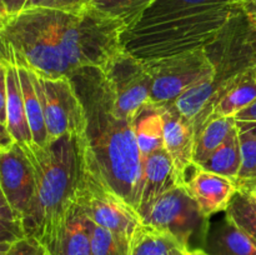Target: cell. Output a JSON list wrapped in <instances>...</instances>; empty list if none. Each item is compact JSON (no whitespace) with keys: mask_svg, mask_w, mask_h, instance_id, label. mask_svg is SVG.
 Segmentation results:
<instances>
[{"mask_svg":"<svg viewBox=\"0 0 256 255\" xmlns=\"http://www.w3.org/2000/svg\"><path fill=\"white\" fill-rule=\"evenodd\" d=\"M86 119L90 160L105 182L138 212L144 158L138 146L135 120L120 116L100 68H80L69 75Z\"/></svg>","mask_w":256,"mask_h":255,"instance_id":"6da1fadb","label":"cell"},{"mask_svg":"<svg viewBox=\"0 0 256 255\" xmlns=\"http://www.w3.org/2000/svg\"><path fill=\"white\" fill-rule=\"evenodd\" d=\"M242 12L235 0H156L122 34V46L142 60L205 49Z\"/></svg>","mask_w":256,"mask_h":255,"instance_id":"7a4b0ae2","label":"cell"},{"mask_svg":"<svg viewBox=\"0 0 256 255\" xmlns=\"http://www.w3.org/2000/svg\"><path fill=\"white\" fill-rule=\"evenodd\" d=\"M35 179V196L24 219L25 232L44 244L84 188L90 164L85 134H68L46 145L19 144Z\"/></svg>","mask_w":256,"mask_h":255,"instance_id":"3957f363","label":"cell"},{"mask_svg":"<svg viewBox=\"0 0 256 255\" xmlns=\"http://www.w3.org/2000/svg\"><path fill=\"white\" fill-rule=\"evenodd\" d=\"M206 50L215 74L174 102L178 112L194 125L196 134L209 122L220 99L248 70L256 66V24L242 10Z\"/></svg>","mask_w":256,"mask_h":255,"instance_id":"277c9868","label":"cell"},{"mask_svg":"<svg viewBox=\"0 0 256 255\" xmlns=\"http://www.w3.org/2000/svg\"><path fill=\"white\" fill-rule=\"evenodd\" d=\"M0 38L2 58L42 76L60 78L74 72L60 44L56 10H22L0 20Z\"/></svg>","mask_w":256,"mask_h":255,"instance_id":"5b68a950","label":"cell"},{"mask_svg":"<svg viewBox=\"0 0 256 255\" xmlns=\"http://www.w3.org/2000/svg\"><path fill=\"white\" fill-rule=\"evenodd\" d=\"M124 25L89 5L80 12H59V39L72 69L105 68L124 50Z\"/></svg>","mask_w":256,"mask_h":255,"instance_id":"8992f818","label":"cell"},{"mask_svg":"<svg viewBox=\"0 0 256 255\" xmlns=\"http://www.w3.org/2000/svg\"><path fill=\"white\" fill-rule=\"evenodd\" d=\"M142 222L172 235L190 250L204 248L210 219L202 212L185 182L162 194Z\"/></svg>","mask_w":256,"mask_h":255,"instance_id":"52a82bcc","label":"cell"},{"mask_svg":"<svg viewBox=\"0 0 256 255\" xmlns=\"http://www.w3.org/2000/svg\"><path fill=\"white\" fill-rule=\"evenodd\" d=\"M145 62L152 75V104L155 105L172 104L215 74L206 48Z\"/></svg>","mask_w":256,"mask_h":255,"instance_id":"ba28073f","label":"cell"},{"mask_svg":"<svg viewBox=\"0 0 256 255\" xmlns=\"http://www.w3.org/2000/svg\"><path fill=\"white\" fill-rule=\"evenodd\" d=\"M30 74L42 100L49 140L58 139L68 132L85 134L84 106L69 75L46 78L32 70Z\"/></svg>","mask_w":256,"mask_h":255,"instance_id":"9c48e42d","label":"cell"},{"mask_svg":"<svg viewBox=\"0 0 256 255\" xmlns=\"http://www.w3.org/2000/svg\"><path fill=\"white\" fill-rule=\"evenodd\" d=\"M79 200L92 222L124 239H132L135 229L142 222L136 210L102 180L92 160Z\"/></svg>","mask_w":256,"mask_h":255,"instance_id":"30bf717a","label":"cell"},{"mask_svg":"<svg viewBox=\"0 0 256 255\" xmlns=\"http://www.w3.org/2000/svg\"><path fill=\"white\" fill-rule=\"evenodd\" d=\"M115 98V109L125 119H136L152 102V75L145 60L122 50L102 68Z\"/></svg>","mask_w":256,"mask_h":255,"instance_id":"8fae6325","label":"cell"},{"mask_svg":"<svg viewBox=\"0 0 256 255\" xmlns=\"http://www.w3.org/2000/svg\"><path fill=\"white\" fill-rule=\"evenodd\" d=\"M0 189L2 198L25 219L35 196L32 165L16 142L0 146Z\"/></svg>","mask_w":256,"mask_h":255,"instance_id":"7c38bea8","label":"cell"},{"mask_svg":"<svg viewBox=\"0 0 256 255\" xmlns=\"http://www.w3.org/2000/svg\"><path fill=\"white\" fill-rule=\"evenodd\" d=\"M0 122H2V145L12 142L28 144L32 135L25 112L24 95L20 85L18 66L14 62L2 58L0 62Z\"/></svg>","mask_w":256,"mask_h":255,"instance_id":"4fadbf2b","label":"cell"},{"mask_svg":"<svg viewBox=\"0 0 256 255\" xmlns=\"http://www.w3.org/2000/svg\"><path fill=\"white\" fill-rule=\"evenodd\" d=\"M164 119V149L172 158L180 178L186 182V172L194 168L195 129L192 122L182 116L174 102L158 105Z\"/></svg>","mask_w":256,"mask_h":255,"instance_id":"5bb4252c","label":"cell"},{"mask_svg":"<svg viewBox=\"0 0 256 255\" xmlns=\"http://www.w3.org/2000/svg\"><path fill=\"white\" fill-rule=\"evenodd\" d=\"M185 184L175 169L172 158L165 149H160L144 159L142 182L138 214L142 222L158 199L172 188Z\"/></svg>","mask_w":256,"mask_h":255,"instance_id":"9a60e30c","label":"cell"},{"mask_svg":"<svg viewBox=\"0 0 256 255\" xmlns=\"http://www.w3.org/2000/svg\"><path fill=\"white\" fill-rule=\"evenodd\" d=\"M88 222L78 196L68 208L56 230L42 245L50 255H92Z\"/></svg>","mask_w":256,"mask_h":255,"instance_id":"2e32d148","label":"cell"},{"mask_svg":"<svg viewBox=\"0 0 256 255\" xmlns=\"http://www.w3.org/2000/svg\"><path fill=\"white\" fill-rule=\"evenodd\" d=\"M186 185L202 212L209 219L219 212H226L230 202L239 190L235 180L198 166L192 168V175L188 179Z\"/></svg>","mask_w":256,"mask_h":255,"instance_id":"e0dca14e","label":"cell"},{"mask_svg":"<svg viewBox=\"0 0 256 255\" xmlns=\"http://www.w3.org/2000/svg\"><path fill=\"white\" fill-rule=\"evenodd\" d=\"M202 249L210 255H256V242L224 212L222 219H210Z\"/></svg>","mask_w":256,"mask_h":255,"instance_id":"ac0fdd59","label":"cell"},{"mask_svg":"<svg viewBox=\"0 0 256 255\" xmlns=\"http://www.w3.org/2000/svg\"><path fill=\"white\" fill-rule=\"evenodd\" d=\"M185 252L172 235L142 222L130 239L128 255H185Z\"/></svg>","mask_w":256,"mask_h":255,"instance_id":"d6986e66","label":"cell"},{"mask_svg":"<svg viewBox=\"0 0 256 255\" xmlns=\"http://www.w3.org/2000/svg\"><path fill=\"white\" fill-rule=\"evenodd\" d=\"M138 146L142 158L164 149V119L160 108L148 104L138 114L134 122Z\"/></svg>","mask_w":256,"mask_h":255,"instance_id":"ffe728a7","label":"cell"},{"mask_svg":"<svg viewBox=\"0 0 256 255\" xmlns=\"http://www.w3.org/2000/svg\"><path fill=\"white\" fill-rule=\"evenodd\" d=\"M236 132L235 118H212L196 134L194 166H199Z\"/></svg>","mask_w":256,"mask_h":255,"instance_id":"44dd1931","label":"cell"},{"mask_svg":"<svg viewBox=\"0 0 256 255\" xmlns=\"http://www.w3.org/2000/svg\"><path fill=\"white\" fill-rule=\"evenodd\" d=\"M16 66L22 95H24L25 112H26L28 122H29L30 132L32 135V142L42 146V145H46L50 140L49 135H48L46 124H45L42 100H40L36 88H35L34 82L32 79L30 70L19 64H16Z\"/></svg>","mask_w":256,"mask_h":255,"instance_id":"7402d4cb","label":"cell"},{"mask_svg":"<svg viewBox=\"0 0 256 255\" xmlns=\"http://www.w3.org/2000/svg\"><path fill=\"white\" fill-rule=\"evenodd\" d=\"M254 102H256V66L248 70L220 99L212 118H235V115L246 109Z\"/></svg>","mask_w":256,"mask_h":255,"instance_id":"603a6c76","label":"cell"},{"mask_svg":"<svg viewBox=\"0 0 256 255\" xmlns=\"http://www.w3.org/2000/svg\"><path fill=\"white\" fill-rule=\"evenodd\" d=\"M198 168L236 180L242 168V148L238 128L236 132Z\"/></svg>","mask_w":256,"mask_h":255,"instance_id":"cb8c5ba5","label":"cell"},{"mask_svg":"<svg viewBox=\"0 0 256 255\" xmlns=\"http://www.w3.org/2000/svg\"><path fill=\"white\" fill-rule=\"evenodd\" d=\"M155 2L156 0H90V5L124 25L126 32L140 22Z\"/></svg>","mask_w":256,"mask_h":255,"instance_id":"d4e9b609","label":"cell"},{"mask_svg":"<svg viewBox=\"0 0 256 255\" xmlns=\"http://www.w3.org/2000/svg\"><path fill=\"white\" fill-rule=\"evenodd\" d=\"M92 255H128L130 240L114 234L88 218Z\"/></svg>","mask_w":256,"mask_h":255,"instance_id":"484cf974","label":"cell"},{"mask_svg":"<svg viewBox=\"0 0 256 255\" xmlns=\"http://www.w3.org/2000/svg\"><path fill=\"white\" fill-rule=\"evenodd\" d=\"M225 212L256 242V204L249 192L238 190Z\"/></svg>","mask_w":256,"mask_h":255,"instance_id":"4316f807","label":"cell"},{"mask_svg":"<svg viewBox=\"0 0 256 255\" xmlns=\"http://www.w3.org/2000/svg\"><path fill=\"white\" fill-rule=\"evenodd\" d=\"M242 148V168L238 175V189L250 192L256 186V139L248 134L239 132Z\"/></svg>","mask_w":256,"mask_h":255,"instance_id":"83f0119b","label":"cell"},{"mask_svg":"<svg viewBox=\"0 0 256 255\" xmlns=\"http://www.w3.org/2000/svg\"><path fill=\"white\" fill-rule=\"evenodd\" d=\"M0 220H2V252H5L12 242H18L22 238L26 236L24 228V220L18 212L12 210L2 198V206H0Z\"/></svg>","mask_w":256,"mask_h":255,"instance_id":"f1b7e54d","label":"cell"},{"mask_svg":"<svg viewBox=\"0 0 256 255\" xmlns=\"http://www.w3.org/2000/svg\"><path fill=\"white\" fill-rule=\"evenodd\" d=\"M89 5V0H28L24 10L49 9L64 12H80Z\"/></svg>","mask_w":256,"mask_h":255,"instance_id":"f546056e","label":"cell"},{"mask_svg":"<svg viewBox=\"0 0 256 255\" xmlns=\"http://www.w3.org/2000/svg\"><path fill=\"white\" fill-rule=\"evenodd\" d=\"M0 255H50L46 248L34 236H24L12 242Z\"/></svg>","mask_w":256,"mask_h":255,"instance_id":"4dcf8cb0","label":"cell"},{"mask_svg":"<svg viewBox=\"0 0 256 255\" xmlns=\"http://www.w3.org/2000/svg\"><path fill=\"white\" fill-rule=\"evenodd\" d=\"M28 0H0V20L9 19L24 10Z\"/></svg>","mask_w":256,"mask_h":255,"instance_id":"1f68e13d","label":"cell"},{"mask_svg":"<svg viewBox=\"0 0 256 255\" xmlns=\"http://www.w3.org/2000/svg\"><path fill=\"white\" fill-rule=\"evenodd\" d=\"M236 122L238 132L242 134H248L256 139V120L255 122H244V120H235Z\"/></svg>","mask_w":256,"mask_h":255,"instance_id":"d6a6232c","label":"cell"},{"mask_svg":"<svg viewBox=\"0 0 256 255\" xmlns=\"http://www.w3.org/2000/svg\"><path fill=\"white\" fill-rule=\"evenodd\" d=\"M235 120H244V122H255L256 120V102H252L250 106L235 115Z\"/></svg>","mask_w":256,"mask_h":255,"instance_id":"836d02e7","label":"cell"},{"mask_svg":"<svg viewBox=\"0 0 256 255\" xmlns=\"http://www.w3.org/2000/svg\"><path fill=\"white\" fill-rule=\"evenodd\" d=\"M240 5L250 20L256 24V0H242Z\"/></svg>","mask_w":256,"mask_h":255,"instance_id":"e575fe53","label":"cell"},{"mask_svg":"<svg viewBox=\"0 0 256 255\" xmlns=\"http://www.w3.org/2000/svg\"><path fill=\"white\" fill-rule=\"evenodd\" d=\"M185 255H210L204 249H190L185 252Z\"/></svg>","mask_w":256,"mask_h":255,"instance_id":"d590c367","label":"cell"},{"mask_svg":"<svg viewBox=\"0 0 256 255\" xmlns=\"http://www.w3.org/2000/svg\"><path fill=\"white\" fill-rule=\"evenodd\" d=\"M249 192V194L252 195V200H254L255 204H256V186L254 188V189H252V190H250V192Z\"/></svg>","mask_w":256,"mask_h":255,"instance_id":"8d00e7d4","label":"cell"},{"mask_svg":"<svg viewBox=\"0 0 256 255\" xmlns=\"http://www.w3.org/2000/svg\"><path fill=\"white\" fill-rule=\"evenodd\" d=\"M235 2H242V0H235Z\"/></svg>","mask_w":256,"mask_h":255,"instance_id":"74e56055","label":"cell"},{"mask_svg":"<svg viewBox=\"0 0 256 255\" xmlns=\"http://www.w3.org/2000/svg\"><path fill=\"white\" fill-rule=\"evenodd\" d=\"M89 2H90V0H89Z\"/></svg>","mask_w":256,"mask_h":255,"instance_id":"f35d334b","label":"cell"}]
</instances>
